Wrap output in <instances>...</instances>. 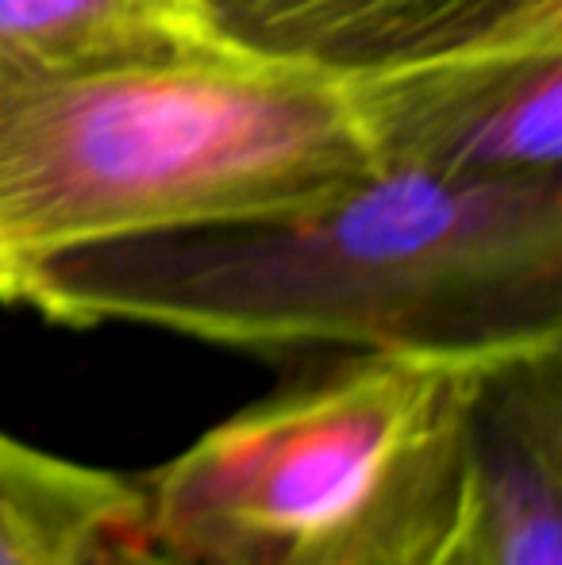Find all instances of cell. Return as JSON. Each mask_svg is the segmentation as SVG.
<instances>
[{"label": "cell", "instance_id": "6da1fadb", "mask_svg": "<svg viewBox=\"0 0 562 565\" xmlns=\"http://www.w3.org/2000/svg\"><path fill=\"white\" fill-rule=\"evenodd\" d=\"M20 308L266 358L497 362L562 342V178L378 170L305 209L59 254Z\"/></svg>", "mask_w": 562, "mask_h": 565}, {"label": "cell", "instance_id": "7a4b0ae2", "mask_svg": "<svg viewBox=\"0 0 562 565\" xmlns=\"http://www.w3.org/2000/svg\"><path fill=\"white\" fill-rule=\"evenodd\" d=\"M378 170L351 85L240 54L0 85V305L59 254L305 209Z\"/></svg>", "mask_w": 562, "mask_h": 565}, {"label": "cell", "instance_id": "3957f363", "mask_svg": "<svg viewBox=\"0 0 562 565\" xmlns=\"http://www.w3.org/2000/svg\"><path fill=\"white\" fill-rule=\"evenodd\" d=\"M489 362L316 354L255 404L139 473L178 565H421L466 500Z\"/></svg>", "mask_w": 562, "mask_h": 565}, {"label": "cell", "instance_id": "277c9868", "mask_svg": "<svg viewBox=\"0 0 562 565\" xmlns=\"http://www.w3.org/2000/svg\"><path fill=\"white\" fill-rule=\"evenodd\" d=\"M347 85L382 170L458 181L562 178V35Z\"/></svg>", "mask_w": 562, "mask_h": 565}, {"label": "cell", "instance_id": "5b68a950", "mask_svg": "<svg viewBox=\"0 0 562 565\" xmlns=\"http://www.w3.org/2000/svg\"><path fill=\"white\" fill-rule=\"evenodd\" d=\"M232 54L367 82L455 54L562 35V0H189Z\"/></svg>", "mask_w": 562, "mask_h": 565}, {"label": "cell", "instance_id": "8992f818", "mask_svg": "<svg viewBox=\"0 0 562 565\" xmlns=\"http://www.w3.org/2000/svg\"><path fill=\"white\" fill-rule=\"evenodd\" d=\"M466 500L489 565H562V342L481 370Z\"/></svg>", "mask_w": 562, "mask_h": 565}, {"label": "cell", "instance_id": "52a82bcc", "mask_svg": "<svg viewBox=\"0 0 562 565\" xmlns=\"http://www.w3.org/2000/svg\"><path fill=\"white\" fill-rule=\"evenodd\" d=\"M0 565H178L147 523L136 477L0 431Z\"/></svg>", "mask_w": 562, "mask_h": 565}, {"label": "cell", "instance_id": "ba28073f", "mask_svg": "<svg viewBox=\"0 0 562 565\" xmlns=\"http://www.w3.org/2000/svg\"><path fill=\"white\" fill-rule=\"evenodd\" d=\"M227 54L189 0H0V85Z\"/></svg>", "mask_w": 562, "mask_h": 565}, {"label": "cell", "instance_id": "9c48e42d", "mask_svg": "<svg viewBox=\"0 0 562 565\" xmlns=\"http://www.w3.org/2000/svg\"><path fill=\"white\" fill-rule=\"evenodd\" d=\"M421 565H489L486 546H481V535H478V523H474V512H470V500H463L458 520L450 523V531L439 539V546H435Z\"/></svg>", "mask_w": 562, "mask_h": 565}]
</instances>
